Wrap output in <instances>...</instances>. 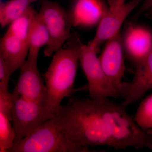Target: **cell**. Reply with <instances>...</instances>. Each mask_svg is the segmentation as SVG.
Masks as SVG:
<instances>
[{
  "label": "cell",
  "mask_w": 152,
  "mask_h": 152,
  "mask_svg": "<svg viewBox=\"0 0 152 152\" xmlns=\"http://www.w3.org/2000/svg\"><path fill=\"white\" fill-rule=\"evenodd\" d=\"M127 106L105 99L71 98L53 118L68 138L82 146L152 149V134L142 129Z\"/></svg>",
  "instance_id": "obj_1"
},
{
  "label": "cell",
  "mask_w": 152,
  "mask_h": 152,
  "mask_svg": "<svg viewBox=\"0 0 152 152\" xmlns=\"http://www.w3.org/2000/svg\"><path fill=\"white\" fill-rule=\"evenodd\" d=\"M82 42L75 34L72 42L55 53L44 75L47 90L46 107L54 116L62 101L73 92V85L80 56Z\"/></svg>",
  "instance_id": "obj_2"
},
{
  "label": "cell",
  "mask_w": 152,
  "mask_h": 152,
  "mask_svg": "<svg viewBox=\"0 0 152 152\" xmlns=\"http://www.w3.org/2000/svg\"><path fill=\"white\" fill-rule=\"evenodd\" d=\"M88 147L75 143L55 122L48 120L15 143L10 152H89Z\"/></svg>",
  "instance_id": "obj_3"
},
{
  "label": "cell",
  "mask_w": 152,
  "mask_h": 152,
  "mask_svg": "<svg viewBox=\"0 0 152 152\" xmlns=\"http://www.w3.org/2000/svg\"><path fill=\"white\" fill-rule=\"evenodd\" d=\"M98 51L88 45L81 43L80 62L88 83L90 98L123 97L122 91L115 88L106 77L97 56Z\"/></svg>",
  "instance_id": "obj_4"
},
{
  "label": "cell",
  "mask_w": 152,
  "mask_h": 152,
  "mask_svg": "<svg viewBox=\"0 0 152 152\" xmlns=\"http://www.w3.org/2000/svg\"><path fill=\"white\" fill-rule=\"evenodd\" d=\"M39 13L46 25L50 36L44 55L50 57L61 48L65 42L71 38L72 22L69 12L58 3L49 0L41 1Z\"/></svg>",
  "instance_id": "obj_5"
},
{
  "label": "cell",
  "mask_w": 152,
  "mask_h": 152,
  "mask_svg": "<svg viewBox=\"0 0 152 152\" xmlns=\"http://www.w3.org/2000/svg\"><path fill=\"white\" fill-rule=\"evenodd\" d=\"M12 121L15 133V143L54 116L44 104L28 100L12 93Z\"/></svg>",
  "instance_id": "obj_6"
},
{
  "label": "cell",
  "mask_w": 152,
  "mask_h": 152,
  "mask_svg": "<svg viewBox=\"0 0 152 152\" xmlns=\"http://www.w3.org/2000/svg\"><path fill=\"white\" fill-rule=\"evenodd\" d=\"M121 31L107 41L99 57L101 66L106 77L115 88L122 91L124 98L126 83L122 82L124 73V52Z\"/></svg>",
  "instance_id": "obj_7"
},
{
  "label": "cell",
  "mask_w": 152,
  "mask_h": 152,
  "mask_svg": "<svg viewBox=\"0 0 152 152\" xmlns=\"http://www.w3.org/2000/svg\"><path fill=\"white\" fill-rule=\"evenodd\" d=\"M37 60L28 58L20 68L21 72L12 94L45 105L47 90L38 70Z\"/></svg>",
  "instance_id": "obj_8"
},
{
  "label": "cell",
  "mask_w": 152,
  "mask_h": 152,
  "mask_svg": "<svg viewBox=\"0 0 152 152\" xmlns=\"http://www.w3.org/2000/svg\"><path fill=\"white\" fill-rule=\"evenodd\" d=\"M142 1L132 0L118 7H109L98 25L95 37L88 45L98 51L100 45L104 42L119 32L125 20Z\"/></svg>",
  "instance_id": "obj_9"
},
{
  "label": "cell",
  "mask_w": 152,
  "mask_h": 152,
  "mask_svg": "<svg viewBox=\"0 0 152 152\" xmlns=\"http://www.w3.org/2000/svg\"><path fill=\"white\" fill-rule=\"evenodd\" d=\"M122 39L127 57L135 66L152 50V30L145 25L126 23Z\"/></svg>",
  "instance_id": "obj_10"
},
{
  "label": "cell",
  "mask_w": 152,
  "mask_h": 152,
  "mask_svg": "<svg viewBox=\"0 0 152 152\" xmlns=\"http://www.w3.org/2000/svg\"><path fill=\"white\" fill-rule=\"evenodd\" d=\"M108 9L103 0H72L69 12L73 26H98Z\"/></svg>",
  "instance_id": "obj_11"
},
{
  "label": "cell",
  "mask_w": 152,
  "mask_h": 152,
  "mask_svg": "<svg viewBox=\"0 0 152 152\" xmlns=\"http://www.w3.org/2000/svg\"><path fill=\"white\" fill-rule=\"evenodd\" d=\"M134 77L126 83L123 103L127 106L141 98L152 90V50L136 65Z\"/></svg>",
  "instance_id": "obj_12"
},
{
  "label": "cell",
  "mask_w": 152,
  "mask_h": 152,
  "mask_svg": "<svg viewBox=\"0 0 152 152\" xmlns=\"http://www.w3.org/2000/svg\"><path fill=\"white\" fill-rule=\"evenodd\" d=\"M28 53V43L7 32L1 39L0 57L5 61L12 74L23 65Z\"/></svg>",
  "instance_id": "obj_13"
},
{
  "label": "cell",
  "mask_w": 152,
  "mask_h": 152,
  "mask_svg": "<svg viewBox=\"0 0 152 152\" xmlns=\"http://www.w3.org/2000/svg\"><path fill=\"white\" fill-rule=\"evenodd\" d=\"M50 36L46 25L39 13H37L33 20L29 36L28 58L37 60L42 47L47 45Z\"/></svg>",
  "instance_id": "obj_14"
},
{
  "label": "cell",
  "mask_w": 152,
  "mask_h": 152,
  "mask_svg": "<svg viewBox=\"0 0 152 152\" xmlns=\"http://www.w3.org/2000/svg\"><path fill=\"white\" fill-rule=\"evenodd\" d=\"M39 0H10L0 3V24L2 28L24 13L32 3Z\"/></svg>",
  "instance_id": "obj_15"
},
{
  "label": "cell",
  "mask_w": 152,
  "mask_h": 152,
  "mask_svg": "<svg viewBox=\"0 0 152 152\" xmlns=\"http://www.w3.org/2000/svg\"><path fill=\"white\" fill-rule=\"evenodd\" d=\"M37 13L31 6L24 13L9 25L7 32L28 44L30 30Z\"/></svg>",
  "instance_id": "obj_16"
},
{
  "label": "cell",
  "mask_w": 152,
  "mask_h": 152,
  "mask_svg": "<svg viewBox=\"0 0 152 152\" xmlns=\"http://www.w3.org/2000/svg\"><path fill=\"white\" fill-rule=\"evenodd\" d=\"M12 119L0 112V152H10L15 144V133Z\"/></svg>",
  "instance_id": "obj_17"
},
{
  "label": "cell",
  "mask_w": 152,
  "mask_h": 152,
  "mask_svg": "<svg viewBox=\"0 0 152 152\" xmlns=\"http://www.w3.org/2000/svg\"><path fill=\"white\" fill-rule=\"evenodd\" d=\"M134 120L142 129H152V94L142 101L136 112Z\"/></svg>",
  "instance_id": "obj_18"
},
{
  "label": "cell",
  "mask_w": 152,
  "mask_h": 152,
  "mask_svg": "<svg viewBox=\"0 0 152 152\" xmlns=\"http://www.w3.org/2000/svg\"><path fill=\"white\" fill-rule=\"evenodd\" d=\"M12 75L7 64L0 57V91H9V80Z\"/></svg>",
  "instance_id": "obj_19"
},
{
  "label": "cell",
  "mask_w": 152,
  "mask_h": 152,
  "mask_svg": "<svg viewBox=\"0 0 152 152\" xmlns=\"http://www.w3.org/2000/svg\"><path fill=\"white\" fill-rule=\"evenodd\" d=\"M142 7L145 10L149 9L152 7V0H144L142 4Z\"/></svg>",
  "instance_id": "obj_20"
},
{
  "label": "cell",
  "mask_w": 152,
  "mask_h": 152,
  "mask_svg": "<svg viewBox=\"0 0 152 152\" xmlns=\"http://www.w3.org/2000/svg\"><path fill=\"white\" fill-rule=\"evenodd\" d=\"M146 12L148 14V16H149L150 18H152V7L149 9Z\"/></svg>",
  "instance_id": "obj_21"
},
{
  "label": "cell",
  "mask_w": 152,
  "mask_h": 152,
  "mask_svg": "<svg viewBox=\"0 0 152 152\" xmlns=\"http://www.w3.org/2000/svg\"><path fill=\"white\" fill-rule=\"evenodd\" d=\"M147 132L149 133V134H152V129L149 130L147 131Z\"/></svg>",
  "instance_id": "obj_22"
},
{
  "label": "cell",
  "mask_w": 152,
  "mask_h": 152,
  "mask_svg": "<svg viewBox=\"0 0 152 152\" xmlns=\"http://www.w3.org/2000/svg\"><path fill=\"white\" fill-rule=\"evenodd\" d=\"M45 1V0H41V1Z\"/></svg>",
  "instance_id": "obj_23"
},
{
  "label": "cell",
  "mask_w": 152,
  "mask_h": 152,
  "mask_svg": "<svg viewBox=\"0 0 152 152\" xmlns=\"http://www.w3.org/2000/svg\"></svg>",
  "instance_id": "obj_24"
}]
</instances>
